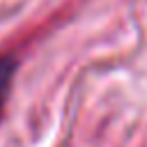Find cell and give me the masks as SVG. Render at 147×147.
Here are the masks:
<instances>
[{
  "label": "cell",
  "instance_id": "cell-1",
  "mask_svg": "<svg viewBox=\"0 0 147 147\" xmlns=\"http://www.w3.org/2000/svg\"><path fill=\"white\" fill-rule=\"evenodd\" d=\"M14 60L11 57H0V115H2V108H5V99L9 94V87H11V78H14Z\"/></svg>",
  "mask_w": 147,
  "mask_h": 147
}]
</instances>
